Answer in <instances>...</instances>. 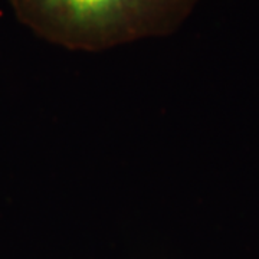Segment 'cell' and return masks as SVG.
<instances>
[{"label":"cell","instance_id":"cell-1","mask_svg":"<svg viewBox=\"0 0 259 259\" xmlns=\"http://www.w3.org/2000/svg\"><path fill=\"white\" fill-rule=\"evenodd\" d=\"M200 0H10L37 36L75 52H102L176 33Z\"/></svg>","mask_w":259,"mask_h":259}]
</instances>
